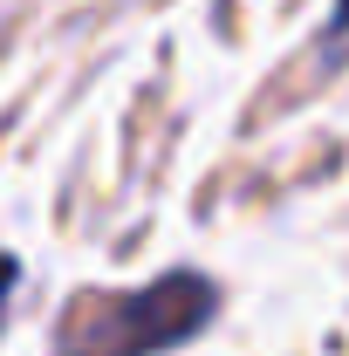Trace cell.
Returning <instances> with one entry per match:
<instances>
[{"instance_id": "1", "label": "cell", "mask_w": 349, "mask_h": 356, "mask_svg": "<svg viewBox=\"0 0 349 356\" xmlns=\"http://www.w3.org/2000/svg\"><path fill=\"white\" fill-rule=\"evenodd\" d=\"M219 315V288L206 274H158L124 302H89L76 322H62V356H158L199 336Z\"/></svg>"}, {"instance_id": "2", "label": "cell", "mask_w": 349, "mask_h": 356, "mask_svg": "<svg viewBox=\"0 0 349 356\" xmlns=\"http://www.w3.org/2000/svg\"><path fill=\"white\" fill-rule=\"evenodd\" d=\"M343 55H349V0H336L329 35H322V62H343Z\"/></svg>"}, {"instance_id": "3", "label": "cell", "mask_w": 349, "mask_h": 356, "mask_svg": "<svg viewBox=\"0 0 349 356\" xmlns=\"http://www.w3.org/2000/svg\"><path fill=\"white\" fill-rule=\"evenodd\" d=\"M14 281H21V267H14V254H0V322H7V302H14Z\"/></svg>"}]
</instances>
